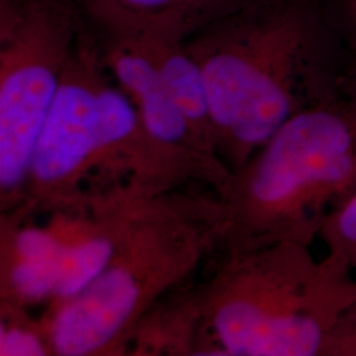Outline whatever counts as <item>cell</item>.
<instances>
[{
  "label": "cell",
  "mask_w": 356,
  "mask_h": 356,
  "mask_svg": "<svg viewBox=\"0 0 356 356\" xmlns=\"http://www.w3.org/2000/svg\"><path fill=\"white\" fill-rule=\"evenodd\" d=\"M186 48L204 76L216 157L231 173L346 76L309 0H251L191 33Z\"/></svg>",
  "instance_id": "cell-1"
},
{
  "label": "cell",
  "mask_w": 356,
  "mask_h": 356,
  "mask_svg": "<svg viewBox=\"0 0 356 356\" xmlns=\"http://www.w3.org/2000/svg\"><path fill=\"white\" fill-rule=\"evenodd\" d=\"M356 191V81L309 104L232 172L218 200L219 252L275 243L313 245Z\"/></svg>",
  "instance_id": "cell-2"
},
{
  "label": "cell",
  "mask_w": 356,
  "mask_h": 356,
  "mask_svg": "<svg viewBox=\"0 0 356 356\" xmlns=\"http://www.w3.org/2000/svg\"><path fill=\"white\" fill-rule=\"evenodd\" d=\"M222 209L211 195L168 191L135 206L95 280L47 309L51 355H124L145 314L219 248Z\"/></svg>",
  "instance_id": "cell-3"
},
{
  "label": "cell",
  "mask_w": 356,
  "mask_h": 356,
  "mask_svg": "<svg viewBox=\"0 0 356 356\" xmlns=\"http://www.w3.org/2000/svg\"><path fill=\"white\" fill-rule=\"evenodd\" d=\"M282 242L220 252L195 288L194 355L319 356L334 322L356 298L354 270L338 254Z\"/></svg>",
  "instance_id": "cell-4"
},
{
  "label": "cell",
  "mask_w": 356,
  "mask_h": 356,
  "mask_svg": "<svg viewBox=\"0 0 356 356\" xmlns=\"http://www.w3.org/2000/svg\"><path fill=\"white\" fill-rule=\"evenodd\" d=\"M76 0H0V213L23 201L40 131L86 28Z\"/></svg>",
  "instance_id": "cell-5"
},
{
  "label": "cell",
  "mask_w": 356,
  "mask_h": 356,
  "mask_svg": "<svg viewBox=\"0 0 356 356\" xmlns=\"http://www.w3.org/2000/svg\"><path fill=\"white\" fill-rule=\"evenodd\" d=\"M107 72L88 26L72 51L40 131L23 201L11 216L38 214L78 197L98 147L99 88Z\"/></svg>",
  "instance_id": "cell-6"
},
{
  "label": "cell",
  "mask_w": 356,
  "mask_h": 356,
  "mask_svg": "<svg viewBox=\"0 0 356 356\" xmlns=\"http://www.w3.org/2000/svg\"><path fill=\"white\" fill-rule=\"evenodd\" d=\"M94 31L104 69L135 104L145 128L159 140L204 153L186 118L166 89L157 63L140 42L119 29Z\"/></svg>",
  "instance_id": "cell-7"
},
{
  "label": "cell",
  "mask_w": 356,
  "mask_h": 356,
  "mask_svg": "<svg viewBox=\"0 0 356 356\" xmlns=\"http://www.w3.org/2000/svg\"><path fill=\"white\" fill-rule=\"evenodd\" d=\"M140 15L178 16L191 33L216 19L243 7L251 0H110Z\"/></svg>",
  "instance_id": "cell-8"
},
{
  "label": "cell",
  "mask_w": 356,
  "mask_h": 356,
  "mask_svg": "<svg viewBox=\"0 0 356 356\" xmlns=\"http://www.w3.org/2000/svg\"><path fill=\"white\" fill-rule=\"evenodd\" d=\"M0 355H51L41 319L31 318L26 309L0 305Z\"/></svg>",
  "instance_id": "cell-9"
},
{
  "label": "cell",
  "mask_w": 356,
  "mask_h": 356,
  "mask_svg": "<svg viewBox=\"0 0 356 356\" xmlns=\"http://www.w3.org/2000/svg\"><path fill=\"white\" fill-rule=\"evenodd\" d=\"M327 252L338 254L356 272V191L353 197L332 211L319 232Z\"/></svg>",
  "instance_id": "cell-10"
},
{
  "label": "cell",
  "mask_w": 356,
  "mask_h": 356,
  "mask_svg": "<svg viewBox=\"0 0 356 356\" xmlns=\"http://www.w3.org/2000/svg\"><path fill=\"white\" fill-rule=\"evenodd\" d=\"M319 356H356V298L331 326Z\"/></svg>",
  "instance_id": "cell-11"
},
{
  "label": "cell",
  "mask_w": 356,
  "mask_h": 356,
  "mask_svg": "<svg viewBox=\"0 0 356 356\" xmlns=\"http://www.w3.org/2000/svg\"><path fill=\"white\" fill-rule=\"evenodd\" d=\"M344 13L347 26L350 29V40H351V48H353V64L350 66L347 74L356 79V0H343Z\"/></svg>",
  "instance_id": "cell-12"
},
{
  "label": "cell",
  "mask_w": 356,
  "mask_h": 356,
  "mask_svg": "<svg viewBox=\"0 0 356 356\" xmlns=\"http://www.w3.org/2000/svg\"><path fill=\"white\" fill-rule=\"evenodd\" d=\"M16 1H26V0H16Z\"/></svg>",
  "instance_id": "cell-13"
}]
</instances>
